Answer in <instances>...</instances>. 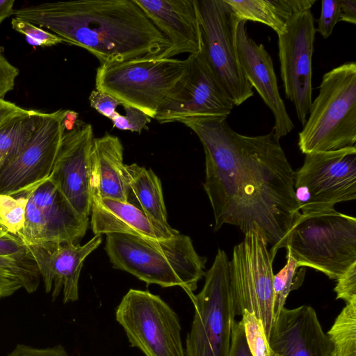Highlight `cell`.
I'll list each match as a JSON object with an SVG mask.
<instances>
[{"label": "cell", "instance_id": "cell-35", "mask_svg": "<svg viewBox=\"0 0 356 356\" xmlns=\"http://www.w3.org/2000/svg\"><path fill=\"white\" fill-rule=\"evenodd\" d=\"M334 291L337 299H341L346 303L356 300V263L337 279Z\"/></svg>", "mask_w": 356, "mask_h": 356}, {"label": "cell", "instance_id": "cell-42", "mask_svg": "<svg viewBox=\"0 0 356 356\" xmlns=\"http://www.w3.org/2000/svg\"><path fill=\"white\" fill-rule=\"evenodd\" d=\"M15 0H0V25L4 19L14 14Z\"/></svg>", "mask_w": 356, "mask_h": 356}, {"label": "cell", "instance_id": "cell-17", "mask_svg": "<svg viewBox=\"0 0 356 356\" xmlns=\"http://www.w3.org/2000/svg\"><path fill=\"white\" fill-rule=\"evenodd\" d=\"M102 242V235H95L82 245L66 242L26 245L42 278L45 292L51 293L53 300L60 292L64 303L78 300L83 261Z\"/></svg>", "mask_w": 356, "mask_h": 356}, {"label": "cell", "instance_id": "cell-40", "mask_svg": "<svg viewBox=\"0 0 356 356\" xmlns=\"http://www.w3.org/2000/svg\"><path fill=\"white\" fill-rule=\"evenodd\" d=\"M31 111V110L23 108L0 98V127L16 118L30 113Z\"/></svg>", "mask_w": 356, "mask_h": 356}, {"label": "cell", "instance_id": "cell-1", "mask_svg": "<svg viewBox=\"0 0 356 356\" xmlns=\"http://www.w3.org/2000/svg\"><path fill=\"white\" fill-rule=\"evenodd\" d=\"M198 136L205 155L204 191L218 231L223 225L243 234L257 225L266 236L273 260L300 213L295 198V171L272 131L248 136L227 119L185 120Z\"/></svg>", "mask_w": 356, "mask_h": 356}, {"label": "cell", "instance_id": "cell-8", "mask_svg": "<svg viewBox=\"0 0 356 356\" xmlns=\"http://www.w3.org/2000/svg\"><path fill=\"white\" fill-rule=\"evenodd\" d=\"M234 246L229 260L230 291L235 316L245 310L262 323L268 340L274 323L273 262L266 236L254 225Z\"/></svg>", "mask_w": 356, "mask_h": 356}, {"label": "cell", "instance_id": "cell-16", "mask_svg": "<svg viewBox=\"0 0 356 356\" xmlns=\"http://www.w3.org/2000/svg\"><path fill=\"white\" fill-rule=\"evenodd\" d=\"M90 124L77 120L65 130L48 179L79 215L88 217L92 204L91 150L94 140Z\"/></svg>", "mask_w": 356, "mask_h": 356}, {"label": "cell", "instance_id": "cell-37", "mask_svg": "<svg viewBox=\"0 0 356 356\" xmlns=\"http://www.w3.org/2000/svg\"><path fill=\"white\" fill-rule=\"evenodd\" d=\"M228 356H252L248 347L243 321L234 323Z\"/></svg>", "mask_w": 356, "mask_h": 356}, {"label": "cell", "instance_id": "cell-20", "mask_svg": "<svg viewBox=\"0 0 356 356\" xmlns=\"http://www.w3.org/2000/svg\"><path fill=\"white\" fill-rule=\"evenodd\" d=\"M170 43L160 58L199 54L202 32L196 0H134Z\"/></svg>", "mask_w": 356, "mask_h": 356}, {"label": "cell", "instance_id": "cell-14", "mask_svg": "<svg viewBox=\"0 0 356 356\" xmlns=\"http://www.w3.org/2000/svg\"><path fill=\"white\" fill-rule=\"evenodd\" d=\"M311 10L293 15L278 36L280 75L285 95L304 126L312 104V55L316 34Z\"/></svg>", "mask_w": 356, "mask_h": 356}, {"label": "cell", "instance_id": "cell-28", "mask_svg": "<svg viewBox=\"0 0 356 356\" xmlns=\"http://www.w3.org/2000/svg\"><path fill=\"white\" fill-rule=\"evenodd\" d=\"M298 268L296 261L286 255L285 266L273 276L274 321L284 307L289 293L298 289L303 281L305 271H298Z\"/></svg>", "mask_w": 356, "mask_h": 356}, {"label": "cell", "instance_id": "cell-27", "mask_svg": "<svg viewBox=\"0 0 356 356\" xmlns=\"http://www.w3.org/2000/svg\"><path fill=\"white\" fill-rule=\"evenodd\" d=\"M330 356H356V300L346 303L327 333Z\"/></svg>", "mask_w": 356, "mask_h": 356}, {"label": "cell", "instance_id": "cell-19", "mask_svg": "<svg viewBox=\"0 0 356 356\" xmlns=\"http://www.w3.org/2000/svg\"><path fill=\"white\" fill-rule=\"evenodd\" d=\"M268 342L281 356H330L332 350L314 309L307 305L284 307L271 327Z\"/></svg>", "mask_w": 356, "mask_h": 356}, {"label": "cell", "instance_id": "cell-12", "mask_svg": "<svg viewBox=\"0 0 356 356\" xmlns=\"http://www.w3.org/2000/svg\"><path fill=\"white\" fill-rule=\"evenodd\" d=\"M88 224V217L76 213L47 178L30 190L24 227L18 236L26 245L79 243Z\"/></svg>", "mask_w": 356, "mask_h": 356}, {"label": "cell", "instance_id": "cell-4", "mask_svg": "<svg viewBox=\"0 0 356 356\" xmlns=\"http://www.w3.org/2000/svg\"><path fill=\"white\" fill-rule=\"evenodd\" d=\"M298 134L302 153L355 146L356 64L348 62L323 74L318 96Z\"/></svg>", "mask_w": 356, "mask_h": 356}, {"label": "cell", "instance_id": "cell-34", "mask_svg": "<svg viewBox=\"0 0 356 356\" xmlns=\"http://www.w3.org/2000/svg\"><path fill=\"white\" fill-rule=\"evenodd\" d=\"M341 8L339 0H323L321 1V15L317 19L316 33L324 39L328 38L340 19Z\"/></svg>", "mask_w": 356, "mask_h": 356}, {"label": "cell", "instance_id": "cell-39", "mask_svg": "<svg viewBox=\"0 0 356 356\" xmlns=\"http://www.w3.org/2000/svg\"><path fill=\"white\" fill-rule=\"evenodd\" d=\"M7 356H70L65 348L58 345L47 348H35L24 344H18Z\"/></svg>", "mask_w": 356, "mask_h": 356}, {"label": "cell", "instance_id": "cell-11", "mask_svg": "<svg viewBox=\"0 0 356 356\" xmlns=\"http://www.w3.org/2000/svg\"><path fill=\"white\" fill-rule=\"evenodd\" d=\"M205 62L218 82L240 106L253 96L238 58L236 31L239 19L225 0H196Z\"/></svg>", "mask_w": 356, "mask_h": 356}, {"label": "cell", "instance_id": "cell-38", "mask_svg": "<svg viewBox=\"0 0 356 356\" xmlns=\"http://www.w3.org/2000/svg\"><path fill=\"white\" fill-rule=\"evenodd\" d=\"M19 72V70L0 53V98L4 99L5 95L13 90Z\"/></svg>", "mask_w": 356, "mask_h": 356}, {"label": "cell", "instance_id": "cell-31", "mask_svg": "<svg viewBox=\"0 0 356 356\" xmlns=\"http://www.w3.org/2000/svg\"><path fill=\"white\" fill-rule=\"evenodd\" d=\"M11 26L15 31L23 34L26 42L33 46L51 47L63 42L56 34L19 18L13 17Z\"/></svg>", "mask_w": 356, "mask_h": 356}, {"label": "cell", "instance_id": "cell-25", "mask_svg": "<svg viewBox=\"0 0 356 356\" xmlns=\"http://www.w3.org/2000/svg\"><path fill=\"white\" fill-rule=\"evenodd\" d=\"M40 111L16 118L0 127V172L25 147L35 129Z\"/></svg>", "mask_w": 356, "mask_h": 356}, {"label": "cell", "instance_id": "cell-7", "mask_svg": "<svg viewBox=\"0 0 356 356\" xmlns=\"http://www.w3.org/2000/svg\"><path fill=\"white\" fill-rule=\"evenodd\" d=\"M204 286L191 298L195 314L186 339V356H228L235 321L230 291L229 260L218 248Z\"/></svg>", "mask_w": 356, "mask_h": 356}, {"label": "cell", "instance_id": "cell-32", "mask_svg": "<svg viewBox=\"0 0 356 356\" xmlns=\"http://www.w3.org/2000/svg\"><path fill=\"white\" fill-rule=\"evenodd\" d=\"M0 255L24 261H34L27 245L0 223Z\"/></svg>", "mask_w": 356, "mask_h": 356}, {"label": "cell", "instance_id": "cell-41", "mask_svg": "<svg viewBox=\"0 0 356 356\" xmlns=\"http://www.w3.org/2000/svg\"><path fill=\"white\" fill-rule=\"evenodd\" d=\"M341 15L339 21L356 24V0H339Z\"/></svg>", "mask_w": 356, "mask_h": 356}, {"label": "cell", "instance_id": "cell-5", "mask_svg": "<svg viewBox=\"0 0 356 356\" xmlns=\"http://www.w3.org/2000/svg\"><path fill=\"white\" fill-rule=\"evenodd\" d=\"M286 255L337 280L356 263V218L337 211L300 213L285 242Z\"/></svg>", "mask_w": 356, "mask_h": 356}, {"label": "cell", "instance_id": "cell-36", "mask_svg": "<svg viewBox=\"0 0 356 356\" xmlns=\"http://www.w3.org/2000/svg\"><path fill=\"white\" fill-rule=\"evenodd\" d=\"M91 107L106 118L111 119L116 112L120 102L109 94L99 90H94L89 96Z\"/></svg>", "mask_w": 356, "mask_h": 356}, {"label": "cell", "instance_id": "cell-21", "mask_svg": "<svg viewBox=\"0 0 356 356\" xmlns=\"http://www.w3.org/2000/svg\"><path fill=\"white\" fill-rule=\"evenodd\" d=\"M91 228L95 235L125 234L154 240L172 236L128 202L92 195Z\"/></svg>", "mask_w": 356, "mask_h": 356}, {"label": "cell", "instance_id": "cell-22", "mask_svg": "<svg viewBox=\"0 0 356 356\" xmlns=\"http://www.w3.org/2000/svg\"><path fill=\"white\" fill-rule=\"evenodd\" d=\"M123 145L116 136L95 138L91 150V191L101 198L128 202L129 188Z\"/></svg>", "mask_w": 356, "mask_h": 356}, {"label": "cell", "instance_id": "cell-26", "mask_svg": "<svg viewBox=\"0 0 356 356\" xmlns=\"http://www.w3.org/2000/svg\"><path fill=\"white\" fill-rule=\"evenodd\" d=\"M40 276L35 261H24L0 255V299L22 288L30 293L35 292Z\"/></svg>", "mask_w": 356, "mask_h": 356}, {"label": "cell", "instance_id": "cell-10", "mask_svg": "<svg viewBox=\"0 0 356 356\" xmlns=\"http://www.w3.org/2000/svg\"><path fill=\"white\" fill-rule=\"evenodd\" d=\"M115 318L131 346L145 356H186L179 317L159 296L129 289L116 309Z\"/></svg>", "mask_w": 356, "mask_h": 356}, {"label": "cell", "instance_id": "cell-6", "mask_svg": "<svg viewBox=\"0 0 356 356\" xmlns=\"http://www.w3.org/2000/svg\"><path fill=\"white\" fill-rule=\"evenodd\" d=\"M189 60L173 58H136L101 64L95 76V89L106 92L122 106L138 109L150 118L182 85Z\"/></svg>", "mask_w": 356, "mask_h": 356}, {"label": "cell", "instance_id": "cell-24", "mask_svg": "<svg viewBox=\"0 0 356 356\" xmlns=\"http://www.w3.org/2000/svg\"><path fill=\"white\" fill-rule=\"evenodd\" d=\"M239 20L264 24L277 35L296 14L311 10L315 0H225Z\"/></svg>", "mask_w": 356, "mask_h": 356}, {"label": "cell", "instance_id": "cell-3", "mask_svg": "<svg viewBox=\"0 0 356 356\" xmlns=\"http://www.w3.org/2000/svg\"><path fill=\"white\" fill-rule=\"evenodd\" d=\"M105 250L115 269L147 284L180 286L191 298L205 275L207 258L196 252L191 238L179 233L161 240L125 234H106Z\"/></svg>", "mask_w": 356, "mask_h": 356}, {"label": "cell", "instance_id": "cell-30", "mask_svg": "<svg viewBox=\"0 0 356 356\" xmlns=\"http://www.w3.org/2000/svg\"><path fill=\"white\" fill-rule=\"evenodd\" d=\"M241 316L247 343L252 356H281L270 347L262 323L254 314L245 310Z\"/></svg>", "mask_w": 356, "mask_h": 356}, {"label": "cell", "instance_id": "cell-13", "mask_svg": "<svg viewBox=\"0 0 356 356\" xmlns=\"http://www.w3.org/2000/svg\"><path fill=\"white\" fill-rule=\"evenodd\" d=\"M69 110L39 112L33 135L20 154L0 172V194L15 195L47 179L57 156Z\"/></svg>", "mask_w": 356, "mask_h": 356}, {"label": "cell", "instance_id": "cell-43", "mask_svg": "<svg viewBox=\"0 0 356 356\" xmlns=\"http://www.w3.org/2000/svg\"><path fill=\"white\" fill-rule=\"evenodd\" d=\"M0 223L2 225V223L1 222V221H0Z\"/></svg>", "mask_w": 356, "mask_h": 356}, {"label": "cell", "instance_id": "cell-9", "mask_svg": "<svg viewBox=\"0 0 356 356\" xmlns=\"http://www.w3.org/2000/svg\"><path fill=\"white\" fill-rule=\"evenodd\" d=\"M301 213L332 210L356 199V147L305 154L294 179Z\"/></svg>", "mask_w": 356, "mask_h": 356}, {"label": "cell", "instance_id": "cell-2", "mask_svg": "<svg viewBox=\"0 0 356 356\" xmlns=\"http://www.w3.org/2000/svg\"><path fill=\"white\" fill-rule=\"evenodd\" d=\"M13 15L86 49L100 65L159 58L170 46L134 0L46 2L15 9Z\"/></svg>", "mask_w": 356, "mask_h": 356}, {"label": "cell", "instance_id": "cell-23", "mask_svg": "<svg viewBox=\"0 0 356 356\" xmlns=\"http://www.w3.org/2000/svg\"><path fill=\"white\" fill-rule=\"evenodd\" d=\"M125 169L129 197H134L138 204V208L165 232L171 235L179 233L172 228L167 221L161 183L156 175L151 169L137 163L125 164Z\"/></svg>", "mask_w": 356, "mask_h": 356}, {"label": "cell", "instance_id": "cell-18", "mask_svg": "<svg viewBox=\"0 0 356 356\" xmlns=\"http://www.w3.org/2000/svg\"><path fill=\"white\" fill-rule=\"evenodd\" d=\"M240 20L236 31V47L240 65L252 88H254L275 118L273 132L280 139L294 128L280 95L273 60L263 44L250 38Z\"/></svg>", "mask_w": 356, "mask_h": 356}, {"label": "cell", "instance_id": "cell-29", "mask_svg": "<svg viewBox=\"0 0 356 356\" xmlns=\"http://www.w3.org/2000/svg\"><path fill=\"white\" fill-rule=\"evenodd\" d=\"M30 190L15 195L0 194V221L13 234L18 235L24 227Z\"/></svg>", "mask_w": 356, "mask_h": 356}, {"label": "cell", "instance_id": "cell-33", "mask_svg": "<svg viewBox=\"0 0 356 356\" xmlns=\"http://www.w3.org/2000/svg\"><path fill=\"white\" fill-rule=\"evenodd\" d=\"M122 106L125 111V115H121L116 111L110 119L114 127L138 134L148 129L147 124L150 122L151 118L147 115L136 108L129 106Z\"/></svg>", "mask_w": 356, "mask_h": 356}, {"label": "cell", "instance_id": "cell-15", "mask_svg": "<svg viewBox=\"0 0 356 356\" xmlns=\"http://www.w3.org/2000/svg\"><path fill=\"white\" fill-rule=\"evenodd\" d=\"M185 79L155 119L161 124L190 120L227 119L234 104L218 82L203 56L189 55Z\"/></svg>", "mask_w": 356, "mask_h": 356}]
</instances>
